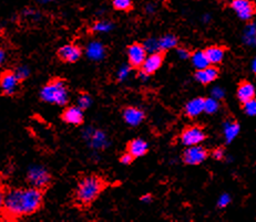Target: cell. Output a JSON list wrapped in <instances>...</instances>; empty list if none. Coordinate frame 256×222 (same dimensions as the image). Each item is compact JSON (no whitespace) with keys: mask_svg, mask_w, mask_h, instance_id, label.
I'll list each match as a JSON object with an SVG mask.
<instances>
[{"mask_svg":"<svg viewBox=\"0 0 256 222\" xmlns=\"http://www.w3.org/2000/svg\"><path fill=\"white\" fill-rule=\"evenodd\" d=\"M225 153L226 149L224 146H219L213 149V151L210 153V156L215 160H222L225 157Z\"/></svg>","mask_w":256,"mask_h":222,"instance_id":"1f68e13d","label":"cell"},{"mask_svg":"<svg viewBox=\"0 0 256 222\" xmlns=\"http://www.w3.org/2000/svg\"><path fill=\"white\" fill-rule=\"evenodd\" d=\"M146 11H147V14H153V12L155 11L154 3H148V5L146 6Z\"/></svg>","mask_w":256,"mask_h":222,"instance_id":"ab89813d","label":"cell"},{"mask_svg":"<svg viewBox=\"0 0 256 222\" xmlns=\"http://www.w3.org/2000/svg\"><path fill=\"white\" fill-rule=\"evenodd\" d=\"M6 58H7V53H6V50L1 48L0 46V67H1L3 63L6 61Z\"/></svg>","mask_w":256,"mask_h":222,"instance_id":"74e56055","label":"cell"},{"mask_svg":"<svg viewBox=\"0 0 256 222\" xmlns=\"http://www.w3.org/2000/svg\"><path fill=\"white\" fill-rule=\"evenodd\" d=\"M92 97L88 92H80L78 97H77V105L79 106L81 110H88L92 105Z\"/></svg>","mask_w":256,"mask_h":222,"instance_id":"484cf974","label":"cell"},{"mask_svg":"<svg viewBox=\"0 0 256 222\" xmlns=\"http://www.w3.org/2000/svg\"><path fill=\"white\" fill-rule=\"evenodd\" d=\"M231 202V197L229 195H223L221 196V198L219 199V202H217V207L219 208H225L228 204Z\"/></svg>","mask_w":256,"mask_h":222,"instance_id":"d590c367","label":"cell"},{"mask_svg":"<svg viewBox=\"0 0 256 222\" xmlns=\"http://www.w3.org/2000/svg\"><path fill=\"white\" fill-rule=\"evenodd\" d=\"M1 33H2V29L0 28V36H1Z\"/></svg>","mask_w":256,"mask_h":222,"instance_id":"ee69618b","label":"cell"},{"mask_svg":"<svg viewBox=\"0 0 256 222\" xmlns=\"http://www.w3.org/2000/svg\"><path fill=\"white\" fill-rule=\"evenodd\" d=\"M131 70H132V69H131L130 66L121 67L120 71L118 72V80H119V81H123V80H125V79L127 78V76H128V74H129V72H130Z\"/></svg>","mask_w":256,"mask_h":222,"instance_id":"e575fe53","label":"cell"},{"mask_svg":"<svg viewBox=\"0 0 256 222\" xmlns=\"http://www.w3.org/2000/svg\"><path fill=\"white\" fill-rule=\"evenodd\" d=\"M44 190L30 186L27 188H14L7 190L1 213L5 221H16L40 211L44 207Z\"/></svg>","mask_w":256,"mask_h":222,"instance_id":"6da1fadb","label":"cell"},{"mask_svg":"<svg viewBox=\"0 0 256 222\" xmlns=\"http://www.w3.org/2000/svg\"><path fill=\"white\" fill-rule=\"evenodd\" d=\"M57 58L60 62L66 65H74L82 58L83 49L82 46L76 44H67L61 45L57 50Z\"/></svg>","mask_w":256,"mask_h":222,"instance_id":"9c48e42d","label":"cell"},{"mask_svg":"<svg viewBox=\"0 0 256 222\" xmlns=\"http://www.w3.org/2000/svg\"><path fill=\"white\" fill-rule=\"evenodd\" d=\"M134 160H135V158L132 156L129 152H127V151L125 153H122L121 156L119 157V161H120L122 165H126V166L131 165Z\"/></svg>","mask_w":256,"mask_h":222,"instance_id":"d6a6232c","label":"cell"},{"mask_svg":"<svg viewBox=\"0 0 256 222\" xmlns=\"http://www.w3.org/2000/svg\"><path fill=\"white\" fill-rule=\"evenodd\" d=\"M204 103H205V99L204 97H195V99L187 102L184 106V115L190 118H194L199 116L200 114L204 112Z\"/></svg>","mask_w":256,"mask_h":222,"instance_id":"d6986e66","label":"cell"},{"mask_svg":"<svg viewBox=\"0 0 256 222\" xmlns=\"http://www.w3.org/2000/svg\"><path fill=\"white\" fill-rule=\"evenodd\" d=\"M159 40V46L160 50L162 51H168L170 49L177 48L179 45V38L174 35V33H165V35L162 36Z\"/></svg>","mask_w":256,"mask_h":222,"instance_id":"44dd1931","label":"cell"},{"mask_svg":"<svg viewBox=\"0 0 256 222\" xmlns=\"http://www.w3.org/2000/svg\"><path fill=\"white\" fill-rule=\"evenodd\" d=\"M122 118L126 124L131 127H136L140 124H142L146 119V112L142 109L136 108L133 105H128L126 108H123L121 111Z\"/></svg>","mask_w":256,"mask_h":222,"instance_id":"7c38bea8","label":"cell"},{"mask_svg":"<svg viewBox=\"0 0 256 222\" xmlns=\"http://www.w3.org/2000/svg\"><path fill=\"white\" fill-rule=\"evenodd\" d=\"M207 138L203 127L200 125H189L183 129L180 134L181 143L185 146H194L200 145Z\"/></svg>","mask_w":256,"mask_h":222,"instance_id":"ba28073f","label":"cell"},{"mask_svg":"<svg viewBox=\"0 0 256 222\" xmlns=\"http://www.w3.org/2000/svg\"><path fill=\"white\" fill-rule=\"evenodd\" d=\"M60 118L63 123L71 126H81L84 123V111L81 110L78 105L68 104L63 109L60 115Z\"/></svg>","mask_w":256,"mask_h":222,"instance_id":"8fae6325","label":"cell"},{"mask_svg":"<svg viewBox=\"0 0 256 222\" xmlns=\"http://www.w3.org/2000/svg\"><path fill=\"white\" fill-rule=\"evenodd\" d=\"M21 15H23L25 18H29L31 20H39L41 18V12L36 9V8H31V7H27L25 8L21 12Z\"/></svg>","mask_w":256,"mask_h":222,"instance_id":"f1b7e54d","label":"cell"},{"mask_svg":"<svg viewBox=\"0 0 256 222\" xmlns=\"http://www.w3.org/2000/svg\"><path fill=\"white\" fill-rule=\"evenodd\" d=\"M21 82L17 78L14 69H8L0 73V92L3 96L12 97L19 92Z\"/></svg>","mask_w":256,"mask_h":222,"instance_id":"5b68a950","label":"cell"},{"mask_svg":"<svg viewBox=\"0 0 256 222\" xmlns=\"http://www.w3.org/2000/svg\"><path fill=\"white\" fill-rule=\"evenodd\" d=\"M85 137L88 138L91 147L96 149H100V151H102V149H104L106 146H108V138H106L105 133H103L102 131L99 130L93 131L91 134L85 136Z\"/></svg>","mask_w":256,"mask_h":222,"instance_id":"ffe728a7","label":"cell"},{"mask_svg":"<svg viewBox=\"0 0 256 222\" xmlns=\"http://www.w3.org/2000/svg\"><path fill=\"white\" fill-rule=\"evenodd\" d=\"M255 94H256V91H255L254 85L252 84L250 81L242 80L241 82L237 84L236 96L241 104H244L245 102L254 99Z\"/></svg>","mask_w":256,"mask_h":222,"instance_id":"e0dca14e","label":"cell"},{"mask_svg":"<svg viewBox=\"0 0 256 222\" xmlns=\"http://www.w3.org/2000/svg\"><path fill=\"white\" fill-rule=\"evenodd\" d=\"M140 200H141V201H142V202L149 203V202H151L152 200H153V196H152L151 194H146V195L141 196V197H140Z\"/></svg>","mask_w":256,"mask_h":222,"instance_id":"f35d334b","label":"cell"},{"mask_svg":"<svg viewBox=\"0 0 256 222\" xmlns=\"http://www.w3.org/2000/svg\"><path fill=\"white\" fill-rule=\"evenodd\" d=\"M112 7L114 10L122 12H130L133 10V1L132 0H112Z\"/></svg>","mask_w":256,"mask_h":222,"instance_id":"d4e9b609","label":"cell"},{"mask_svg":"<svg viewBox=\"0 0 256 222\" xmlns=\"http://www.w3.org/2000/svg\"><path fill=\"white\" fill-rule=\"evenodd\" d=\"M126 151L129 152L136 159V158L146 156L149 153V144L142 138H133L128 142Z\"/></svg>","mask_w":256,"mask_h":222,"instance_id":"2e32d148","label":"cell"},{"mask_svg":"<svg viewBox=\"0 0 256 222\" xmlns=\"http://www.w3.org/2000/svg\"><path fill=\"white\" fill-rule=\"evenodd\" d=\"M165 60V51H156V52L150 53L147 57L146 61L141 67V69L138 71H141L148 76L153 75L156 73L157 71L161 69V67L163 66Z\"/></svg>","mask_w":256,"mask_h":222,"instance_id":"30bf717a","label":"cell"},{"mask_svg":"<svg viewBox=\"0 0 256 222\" xmlns=\"http://www.w3.org/2000/svg\"><path fill=\"white\" fill-rule=\"evenodd\" d=\"M15 73L17 75V78L19 79V81L21 83L25 82L26 80H28L29 78H30V69H29L28 66H25V65H20V66H17L15 69Z\"/></svg>","mask_w":256,"mask_h":222,"instance_id":"4316f807","label":"cell"},{"mask_svg":"<svg viewBox=\"0 0 256 222\" xmlns=\"http://www.w3.org/2000/svg\"><path fill=\"white\" fill-rule=\"evenodd\" d=\"M176 49H177V52L179 54V57H180L181 59L191 58L192 52H193V51H191L189 48H186V46H182V45H178Z\"/></svg>","mask_w":256,"mask_h":222,"instance_id":"836d02e7","label":"cell"},{"mask_svg":"<svg viewBox=\"0 0 256 222\" xmlns=\"http://www.w3.org/2000/svg\"><path fill=\"white\" fill-rule=\"evenodd\" d=\"M84 52L87 57L92 61H101L105 58L106 49L105 46L99 41H91L85 46Z\"/></svg>","mask_w":256,"mask_h":222,"instance_id":"ac0fdd59","label":"cell"},{"mask_svg":"<svg viewBox=\"0 0 256 222\" xmlns=\"http://www.w3.org/2000/svg\"><path fill=\"white\" fill-rule=\"evenodd\" d=\"M208 156H210L208 149L200 146V145H194V146H189L183 151L181 159L185 165L198 166L201 165L203 161H205Z\"/></svg>","mask_w":256,"mask_h":222,"instance_id":"8992f818","label":"cell"},{"mask_svg":"<svg viewBox=\"0 0 256 222\" xmlns=\"http://www.w3.org/2000/svg\"><path fill=\"white\" fill-rule=\"evenodd\" d=\"M230 7L235 11L237 17L242 20H250L254 16L256 6L251 0H232Z\"/></svg>","mask_w":256,"mask_h":222,"instance_id":"4fadbf2b","label":"cell"},{"mask_svg":"<svg viewBox=\"0 0 256 222\" xmlns=\"http://www.w3.org/2000/svg\"><path fill=\"white\" fill-rule=\"evenodd\" d=\"M7 190H5V188L0 186V210H1L3 207V203H5V198H6Z\"/></svg>","mask_w":256,"mask_h":222,"instance_id":"8d00e7d4","label":"cell"},{"mask_svg":"<svg viewBox=\"0 0 256 222\" xmlns=\"http://www.w3.org/2000/svg\"><path fill=\"white\" fill-rule=\"evenodd\" d=\"M252 69H253V72L256 74V59L253 61V67H252Z\"/></svg>","mask_w":256,"mask_h":222,"instance_id":"b9f144b4","label":"cell"},{"mask_svg":"<svg viewBox=\"0 0 256 222\" xmlns=\"http://www.w3.org/2000/svg\"><path fill=\"white\" fill-rule=\"evenodd\" d=\"M226 51H228V48H226V46L214 44V45L207 46L206 49H204V53H205L207 61L210 65L219 66L222 62H223Z\"/></svg>","mask_w":256,"mask_h":222,"instance_id":"9a60e30c","label":"cell"},{"mask_svg":"<svg viewBox=\"0 0 256 222\" xmlns=\"http://www.w3.org/2000/svg\"><path fill=\"white\" fill-rule=\"evenodd\" d=\"M220 109V103L215 99H205V103H204V112L207 114H214Z\"/></svg>","mask_w":256,"mask_h":222,"instance_id":"83f0119b","label":"cell"},{"mask_svg":"<svg viewBox=\"0 0 256 222\" xmlns=\"http://www.w3.org/2000/svg\"><path fill=\"white\" fill-rule=\"evenodd\" d=\"M55 0H37L38 3H41V5H47V3H51L54 2Z\"/></svg>","mask_w":256,"mask_h":222,"instance_id":"60d3db41","label":"cell"},{"mask_svg":"<svg viewBox=\"0 0 256 222\" xmlns=\"http://www.w3.org/2000/svg\"><path fill=\"white\" fill-rule=\"evenodd\" d=\"M220 73H221V71L219 69V67L210 65L206 67H204V69L196 70V72L194 73V78L199 83H201L202 85H207L219 79Z\"/></svg>","mask_w":256,"mask_h":222,"instance_id":"5bb4252c","label":"cell"},{"mask_svg":"<svg viewBox=\"0 0 256 222\" xmlns=\"http://www.w3.org/2000/svg\"><path fill=\"white\" fill-rule=\"evenodd\" d=\"M114 28V23L111 20L108 19H99L96 20L95 22L91 24L90 31L95 33L99 32H109Z\"/></svg>","mask_w":256,"mask_h":222,"instance_id":"cb8c5ba5","label":"cell"},{"mask_svg":"<svg viewBox=\"0 0 256 222\" xmlns=\"http://www.w3.org/2000/svg\"><path fill=\"white\" fill-rule=\"evenodd\" d=\"M105 187V180L99 175H84L77 182L72 199L79 208H89L99 198Z\"/></svg>","mask_w":256,"mask_h":222,"instance_id":"7a4b0ae2","label":"cell"},{"mask_svg":"<svg viewBox=\"0 0 256 222\" xmlns=\"http://www.w3.org/2000/svg\"><path fill=\"white\" fill-rule=\"evenodd\" d=\"M128 63L132 70H140L148 57V51L143 44L133 42L127 48Z\"/></svg>","mask_w":256,"mask_h":222,"instance_id":"52a82bcc","label":"cell"},{"mask_svg":"<svg viewBox=\"0 0 256 222\" xmlns=\"http://www.w3.org/2000/svg\"><path fill=\"white\" fill-rule=\"evenodd\" d=\"M144 46L148 52H156V51H160V46H159V40L154 39V38H149L146 41L143 42Z\"/></svg>","mask_w":256,"mask_h":222,"instance_id":"4dcf8cb0","label":"cell"},{"mask_svg":"<svg viewBox=\"0 0 256 222\" xmlns=\"http://www.w3.org/2000/svg\"><path fill=\"white\" fill-rule=\"evenodd\" d=\"M224 129H225L224 135H225L226 142L228 143L232 142L234 137H235V136L238 134V132H240V126H238V123L234 118L229 119V121L225 123Z\"/></svg>","mask_w":256,"mask_h":222,"instance_id":"7402d4cb","label":"cell"},{"mask_svg":"<svg viewBox=\"0 0 256 222\" xmlns=\"http://www.w3.org/2000/svg\"><path fill=\"white\" fill-rule=\"evenodd\" d=\"M190 59L192 60V63H193V66L196 67V70L204 69V67L210 66V63H208V61H207L206 55H205V53H204V50L193 51Z\"/></svg>","mask_w":256,"mask_h":222,"instance_id":"603a6c76","label":"cell"},{"mask_svg":"<svg viewBox=\"0 0 256 222\" xmlns=\"http://www.w3.org/2000/svg\"><path fill=\"white\" fill-rule=\"evenodd\" d=\"M26 181L28 186L46 191L52 183V174L42 165H32L27 170Z\"/></svg>","mask_w":256,"mask_h":222,"instance_id":"277c9868","label":"cell"},{"mask_svg":"<svg viewBox=\"0 0 256 222\" xmlns=\"http://www.w3.org/2000/svg\"><path fill=\"white\" fill-rule=\"evenodd\" d=\"M39 97L42 102L51 105L67 106L70 102V89L67 80L52 78L41 88Z\"/></svg>","mask_w":256,"mask_h":222,"instance_id":"3957f363","label":"cell"},{"mask_svg":"<svg viewBox=\"0 0 256 222\" xmlns=\"http://www.w3.org/2000/svg\"><path fill=\"white\" fill-rule=\"evenodd\" d=\"M241 105H242V109H243V111H244L245 114L250 115V116H256V99L255 97Z\"/></svg>","mask_w":256,"mask_h":222,"instance_id":"f546056e","label":"cell"},{"mask_svg":"<svg viewBox=\"0 0 256 222\" xmlns=\"http://www.w3.org/2000/svg\"><path fill=\"white\" fill-rule=\"evenodd\" d=\"M0 221H5V219H3L2 213H1V210H0Z\"/></svg>","mask_w":256,"mask_h":222,"instance_id":"7bdbcfd3","label":"cell"}]
</instances>
